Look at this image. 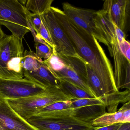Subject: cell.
Wrapping results in <instances>:
<instances>
[{
    "label": "cell",
    "instance_id": "obj_1",
    "mask_svg": "<svg viewBox=\"0 0 130 130\" xmlns=\"http://www.w3.org/2000/svg\"><path fill=\"white\" fill-rule=\"evenodd\" d=\"M51 9L59 25L77 54L99 77L106 96L119 91L115 84L112 65L94 36L77 26L67 18L62 10L52 6Z\"/></svg>",
    "mask_w": 130,
    "mask_h": 130
},
{
    "label": "cell",
    "instance_id": "obj_2",
    "mask_svg": "<svg viewBox=\"0 0 130 130\" xmlns=\"http://www.w3.org/2000/svg\"><path fill=\"white\" fill-rule=\"evenodd\" d=\"M23 53L22 41L13 35H7L0 42V78L23 79Z\"/></svg>",
    "mask_w": 130,
    "mask_h": 130
},
{
    "label": "cell",
    "instance_id": "obj_3",
    "mask_svg": "<svg viewBox=\"0 0 130 130\" xmlns=\"http://www.w3.org/2000/svg\"><path fill=\"white\" fill-rule=\"evenodd\" d=\"M72 99L65 94L60 87L46 89L41 94L18 99L7 100L12 108L26 121L35 115L39 109L59 101Z\"/></svg>",
    "mask_w": 130,
    "mask_h": 130
},
{
    "label": "cell",
    "instance_id": "obj_4",
    "mask_svg": "<svg viewBox=\"0 0 130 130\" xmlns=\"http://www.w3.org/2000/svg\"><path fill=\"white\" fill-rule=\"evenodd\" d=\"M27 121L38 130H93L95 127L72 116H34Z\"/></svg>",
    "mask_w": 130,
    "mask_h": 130
},
{
    "label": "cell",
    "instance_id": "obj_5",
    "mask_svg": "<svg viewBox=\"0 0 130 130\" xmlns=\"http://www.w3.org/2000/svg\"><path fill=\"white\" fill-rule=\"evenodd\" d=\"M40 15L42 22L50 35L54 46L53 49L57 54L81 58L64 31L59 25L51 7L47 12Z\"/></svg>",
    "mask_w": 130,
    "mask_h": 130
},
{
    "label": "cell",
    "instance_id": "obj_6",
    "mask_svg": "<svg viewBox=\"0 0 130 130\" xmlns=\"http://www.w3.org/2000/svg\"><path fill=\"white\" fill-rule=\"evenodd\" d=\"M46 89L26 79H7L0 78V98L18 99L41 94Z\"/></svg>",
    "mask_w": 130,
    "mask_h": 130
},
{
    "label": "cell",
    "instance_id": "obj_7",
    "mask_svg": "<svg viewBox=\"0 0 130 130\" xmlns=\"http://www.w3.org/2000/svg\"><path fill=\"white\" fill-rule=\"evenodd\" d=\"M109 53L114 60V79L117 89L125 88L130 90V61L121 52L116 35Z\"/></svg>",
    "mask_w": 130,
    "mask_h": 130
},
{
    "label": "cell",
    "instance_id": "obj_8",
    "mask_svg": "<svg viewBox=\"0 0 130 130\" xmlns=\"http://www.w3.org/2000/svg\"><path fill=\"white\" fill-rule=\"evenodd\" d=\"M102 9L106 12L115 25L127 35L130 25V0L105 1Z\"/></svg>",
    "mask_w": 130,
    "mask_h": 130
},
{
    "label": "cell",
    "instance_id": "obj_9",
    "mask_svg": "<svg viewBox=\"0 0 130 130\" xmlns=\"http://www.w3.org/2000/svg\"><path fill=\"white\" fill-rule=\"evenodd\" d=\"M94 22L95 27L93 35L99 42L103 43L108 47L109 52L115 37L116 26L108 13L103 9L96 11Z\"/></svg>",
    "mask_w": 130,
    "mask_h": 130
},
{
    "label": "cell",
    "instance_id": "obj_10",
    "mask_svg": "<svg viewBox=\"0 0 130 130\" xmlns=\"http://www.w3.org/2000/svg\"><path fill=\"white\" fill-rule=\"evenodd\" d=\"M0 130H38L22 118L7 100L0 98Z\"/></svg>",
    "mask_w": 130,
    "mask_h": 130
},
{
    "label": "cell",
    "instance_id": "obj_11",
    "mask_svg": "<svg viewBox=\"0 0 130 130\" xmlns=\"http://www.w3.org/2000/svg\"><path fill=\"white\" fill-rule=\"evenodd\" d=\"M28 12L19 1L0 0V20L29 28L28 20Z\"/></svg>",
    "mask_w": 130,
    "mask_h": 130
},
{
    "label": "cell",
    "instance_id": "obj_12",
    "mask_svg": "<svg viewBox=\"0 0 130 130\" xmlns=\"http://www.w3.org/2000/svg\"><path fill=\"white\" fill-rule=\"evenodd\" d=\"M62 7L63 12L68 19L77 26L90 34H93L94 15L96 11L78 8L67 2L63 3Z\"/></svg>",
    "mask_w": 130,
    "mask_h": 130
},
{
    "label": "cell",
    "instance_id": "obj_13",
    "mask_svg": "<svg viewBox=\"0 0 130 130\" xmlns=\"http://www.w3.org/2000/svg\"><path fill=\"white\" fill-rule=\"evenodd\" d=\"M25 78L45 89L60 87V79L43 61L38 67L31 72H24Z\"/></svg>",
    "mask_w": 130,
    "mask_h": 130
},
{
    "label": "cell",
    "instance_id": "obj_14",
    "mask_svg": "<svg viewBox=\"0 0 130 130\" xmlns=\"http://www.w3.org/2000/svg\"><path fill=\"white\" fill-rule=\"evenodd\" d=\"M130 123V101L124 103L116 112H108L93 120L91 124L95 127H100L116 123Z\"/></svg>",
    "mask_w": 130,
    "mask_h": 130
},
{
    "label": "cell",
    "instance_id": "obj_15",
    "mask_svg": "<svg viewBox=\"0 0 130 130\" xmlns=\"http://www.w3.org/2000/svg\"><path fill=\"white\" fill-rule=\"evenodd\" d=\"M105 105L87 106L73 109V116L77 119L91 124L92 122L106 112Z\"/></svg>",
    "mask_w": 130,
    "mask_h": 130
},
{
    "label": "cell",
    "instance_id": "obj_16",
    "mask_svg": "<svg viewBox=\"0 0 130 130\" xmlns=\"http://www.w3.org/2000/svg\"><path fill=\"white\" fill-rule=\"evenodd\" d=\"M52 72L59 79L70 82L95 96L86 81L69 67L65 65L59 70Z\"/></svg>",
    "mask_w": 130,
    "mask_h": 130
},
{
    "label": "cell",
    "instance_id": "obj_17",
    "mask_svg": "<svg viewBox=\"0 0 130 130\" xmlns=\"http://www.w3.org/2000/svg\"><path fill=\"white\" fill-rule=\"evenodd\" d=\"M107 108L109 113L116 112L118 106L120 103H126L130 101V90L118 91L111 95L100 99Z\"/></svg>",
    "mask_w": 130,
    "mask_h": 130
},
{
    "label": "cell",
    "instance_id": "obj_18",
    "mask_svg": "<svg viewBox=\"0 0 130 130\" xmlns=\"http://www.w3.org/2000/svg\"><path fill=\"white\" fill-rule=\"evenodd\" d=\"M57 55L66 66L71 68L86 82L87 63L83 59L77 57Z\"/></svg>",
    "mask_w": 130,
    "mask_h": 130
},
{
    "label": "cell",
    "instance_id": "obj_19",
    "mask_svg": "<svg viewBox=\"0 0 130 130\" xmlns=\"http://www.w3.org/2000/svg\"><path fill=\"white\" fill-rule=\"evenodd\" d=\"M60 87L67 95L74 99L95 98L81 88L66 80H60Z\"/></svg>",
    "mask_w": 130,
    "mask_h": 130
},
{
    "label": "cell",
    "instance_id": "obj_20",
    "mask_svg": "<svg viewBox=\"0 0 130 130\" xmlns=\"http://www.w3.org/2000/svg\"><path fill=\"white\" fill-rule=\"evenodd\" d=\"M53 2V0H28L24 6L33 14L41 15L50 9Z\"/></svg>",
    "mask_w": 130,
    "mask_h": 130
},
{
    "label": "cell",
    "instance_id": "obj_21",
    "mask_svg": "<svg viewBox=\"0 0 130 130\" xmlns=\"http://www.w3.org/2000/svg\"><path fill=\"white\" fill-rule=\"evenodd\" d=\"M71 101H59L45 106L39 110L35 116H44L71 108Z\"/></svg>",
    "mask_w": 130,
    "mask_h": 130
},
{
    "label": "cell",
    "instance_id": "obj_22",
    "mask_svg": "<svg viewBox=\"0 0 130 130\" xmlns=\"http://www.w3.org/2000/svg\"><path fill=\"white\" fill-rule=\"evenodd\" d=\"M0 25H3L7 28L13 36L22 41L24 36L30 31V29L13 23L0 20Z\"/></svg>",
    "mask_w": 130,
    "mask_h": 130
},
{
    "label": "cell",
    "instance_id": "obj_23",
    "mask_svg": "<svg viewBox=\"0 0 130 130\" xmlns=\"http://www.w3.org/2000/svg\"><path fill=\"white\" fill-rule=\"evenodd\" d=\"M104 105L101 99L98 98L74 99L71 100V108L75 109L87 106Z\"/></svg>",
    "mask_w": 130,
    "mask_h": 130
},
{
    "label": "cell",
    "instance_id": "obj_24",
    "mask_svg": "<svg viewBox=\"0 0 130 130\" xmlns=\"http://www.w3.org/2000/svg\"><path fill=\"white\" fill-rule=\"evenodd\" d=\"M52 50V54L51 57L47 60H43V61L51 71L55 72L60 70L65 65L58 56L55 50Z\"/></svg>",
    "mask_w": 130,
    "mask_h": 130
},
{
    "label": "cell",
    "instance_id": "obj_25",
    "mask_svg": "<svg viewBox=\"0 0 130 130\" xmlns=\"http://www.w3.org/2000/svg\"><path fill=\"white\" fill-rule=\"evenodd\" d=\"M35 47L36 55L41 59L44 58V60L48 59L52 54L53 50L47 44L36 42L35 44Z\"/></svg>",
    "mask_w": 130,
    "mask_h": 130
},
{
    "label": "cell",
    "instance_id": "obj_26",
    "mask_svg": "<svg viewBox=\"0 0 130 130\" xmlns=\"http://www.w3.org/2000/svg\"><path fill=\"white\" fill-rule=\"evenodd\" d=\"M28 20L30 25L36 33H38L42 23L41 15L38 14H33L28 12Z\"/></svg>",
    "mask_w": 130,
    "mask_h": 130
},
{
    "label": "cell",
    "instance_id": "obj_27",
    "mask_svg": "<svg viewBox=\"0 0 130 130\" xmlns=\"http://www.w3.org/2000/svg\"><path fill=\"white\" fill-rule=\"evenodd\" d=\"M37 34H38L40 36V37L42 38V39L52 49L54 48V46H53L49 33L42 22L41 25L40 29Z\"/></svg>",
    "mask_w": 130,
    "mask_h": 130
},
{
    "label": "cell",
    "instance_id": "obj_28",
    "mask_svg": "<svg viewBox=\"0 0 130 130\" xmlns=\"http://www.w3.org/2000/svg\"><path fill=\"white\" fill-rule=\"evenodd\" d=\"M118 43L119 49L122 54L130 61V42L124 39L121 42H118Z\"/></svg>",
    "mask_w": 130,
    "mask_h": 130
},
{
    "label": "cell",
    "instance_id": "obj_29",
    "mask_svg": "<svg viewBox=\"0 0 130 130\" xmlns=\"http://www.w3.org/2000/svg\"><path fill=\"white\" fill-rule=\"evenodd\" d=\"M121 123H116L106 126L95 127L93 130H117Z\"/></svg>",
    "mask_w": 130,
    "mask_h": 130
},
{
    "label": "cell",
    "instance_id": "obj_30",
    "mask_svg": "<svg viewBox=\"0 0 130 130\" xmlns=\"http://www.w3.org/2000/svg\"><path fill=\"white\" fill-rule=\"evenodd\" d=\"M117 130H130V122L121 123Z\"/></svg>",
    "mask_w": 130,
    "mask_h": 130
},
{
    "label": "cell",
    "instance_id": "obj_31",
    "mask_svg": "<svg viewBox=\"0 0 130 130\" xmlns=\"http://www.w3.org/2000/svg\"><path fill=\"white\" fill-rule=\"evenodd\" d=\"M7 35H6L3 31L0 26V42Z\"/></svg>",
    "mask_w": 130,
    "mask_h": 130
}]
</instances>
